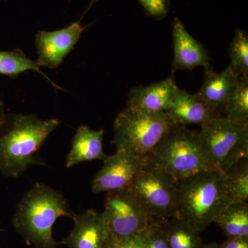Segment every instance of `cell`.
I'll use <instances>...</instances> for the list:
<instances>
[{
  "instance_id": "obj_6",
  "label": "cell",
  "mask_w": 248,
  "mask_h": 248,
  "mask_svg": "<svg viewBox=\"0 0 248 248\" xmlns=\"http://www.w3.org/2000/svg\"><path fill=\"white\" fill-rule=\"evenodd\" d=\"M178 183L209 170L203 157L197 131L172 124L151 155Z\"/></svg>"
},
{
  "instance_id": "obj_13",
  "label": "cell",
  "mask_w": 248,
  "mask_h": 248,
  "mask_svg": "<svg viewBox=\"0 0 248 248\" xmlns=\"http://www.w3.org/2000/svg\"><path fill=\"white\" fill-rule=\"evenodd\" d=\"M179 89L172 75L159 82L130 90L126 107L146 112H165Z\"/></svg>"
},
{
  "instance_id": "obj_19",
  "label": "cell",
  "mask_w": 248,
  "mask_h": 248,
  "mask_svg": "<svg viewBox=\"0 0 248 248\" xmlns=\"http://www.w3.org/2000/svg\"><path fill=\"white\" fill-rule=\"evenodd\" d=\"M227 203L248 202V158L235 163L224 172Z\"/></svg>"
},
{
  "instance_id": "obj_20",
  "label": "cell",
  "mask_w": 248,
  "mask_h": 248,
  "mask_svg": "<svg viewBox=\"0 0 248 248\" xmlns=\"http://www.w3.org/2000/svg\"><path fill=\"white\" fill-rule=\"evenodd\" d=\"M29 71L40 73L46 79L48 80L49 82L51 83L54 87L62 89L42 71L36 61L28 58L20 49L0 51V74L15 78H17L21 73Z\"/></svg>"
},
{
  "instance_id": "obj_4",
  "label": "cell",
  "mask_w": 248,
  "mask_h": 248,
  "mask_svg": "<svg viewBox=\"0 0 248 248\" xmlns=\"http://www.w3.org/2000/svg\"><path fill=\"white\" fill-rule=\"evenodd\" d=\"M200 125L199 141L209 170L223 173L235 163L248 158V124L221 116Z\"/></svg>"
},
{
  "instance_id": "obj_18",
  "label": "cell",
  "mask_w": 248,
  "mask_h": 248,
  "mask_svg": "<svg viewBox=\"0 0 248 248\" xmlns=\"http://www.w3.org/2000/svg\"><path fill=\"white\" fill-rule=\"evenodd\" d=\"M169 248H202L201 232L180 217H172L164 223Z\"/></svg>"
},
{
  "instance_id": "obj_10",
  "label": "cell",
  "mask_w": 248,
  "mask_h": 248,
  "mask_svg": "<svg viewBox=\"0 0 248 248\" xmlns=\"http://www.w3.org/2000/svg\"><path fill=\"white\" fill-rule=\"evenodd\" d=\"M144 157L117 151L115 155L108 156L102 169L93 179V193L127 188L141 167Z\"/></svg>"
},
{
  "instance_id": "obj_21",
  "label": "cell",
  "mask_w": 248,
  "mask_h": 248,
  "mask_svg": "<svg viewBox=\"0 0 248 248\" xmlns=\"http://www.w3.org/2000/svg\"><path fill=\"white\" fill-rule=\"evenodd\" d=\"M224 116L233 122L248 124V78H239L226 103Z\"/></svg>"
},
{
  "instance_id": "obj_8",
  "label": "cell",
  "mask_w": 248,
  "mask_h": 248,
  "mask_svg": "<svg viewBox=\"0 0 248 248\" xmlns=\"http://www.w3.org/2000/svg\"><path fill=\"white\" fill-rule=\"evenodd\" d=\"M111 239L144 232L154 218L128 188L107 192L102 213Z\"/></svg>"
},
{
  "instance_id": "obj_12",
  "label": "cell",
  "mask_w": 248,
  "mask_h": 248,
  "mask_svg": "<svg viewBox=\"0 0 248 248\" xmlns=\"http://www.w3.org/2000/svg\"><path fill=\"white\" fill-rule=\"evenodd\" d=\"M172 24L174 45L172 73L179 70L192 71L199 66L203 67L205 70L213 68L206 49L187 32L182 20L174 17Z\"/></svg>"
},
{
  "instance_id": "obj_15",
  "label": "cell",
  "mask_w": 248,
  "mask_h": 248,
  "mask_svg": "<svg viewBox=\"0 0 248 248\" xmlns=\"http://www.w3.org/2000/svg\"><path fill=\"white\" fill-rule=\"evenodd\" d=\"M239 81V77L235 74L230 66L221 73H216L212 68L205 70L203 84L195 94L220 115L224 116L226 103Z\"/></svg>"
},
{
  "instance_id": "obj_1",
  "label": "cell",
  "mask_w": 248,
  "mask_h": 248,
  "mask_svg": "<svg viewBox=\"0 0 248 248\" xmlns=\"http://www.w3.org/2000/svg\"><path fill=\"white\" fill-rule=\"evenodd\" d=\"M61 121L42 120L35 114L6 113L0 124V173L17 179L32 165L46 166L41 147Z\"/></svg>"
},
{
  "instance_id": "obj_14",
  "label": "cell",
  "mask_w": 248,
  "mask_h": 248,
  "mask_svg": "<svg viewBox=\"0 0 248 248\" xmlns=\"http://www.w3.org/2000/svg\"><path fill=\"white\" fill-rule=\"evenodd\" d=\"M165 113L171 123L184 126L190 124L202 125L214 117H221L197 94H192L181 89Z\"/></svg>"
},
{
  "instance_id": "obj_23",
  "label": "cell",
  "mask_w": 248,
  "mask_h": 248,
  "mask_svg": "<svg viewBox=\"0 0 248 248\" xmlns=\"http://www.w3.org/2000/svg\"><path fill=\"white\" fill-rule=\"evenodd\" d=\"M166 220L154 219L146 232L144 248H169L165 234Z\"/></svg>"
},
{
  "instance_id": "obj_22",
  "label": "cell",
  "mask_w": 248,
  "mask_h": 248,
  "mask_svg": "<svg viewBox=\"0 0 248 248\" xmlns=\"http://www.w3.org/2000/svg\"><path fill=\"white\" fill-rule=\"evenodd\" d=\"M229 66L239 78H248V34L237 29L229 47Z\"/></svg>"
},
{
  "instance_id": "obj_16",
  "label": "cell",
  "mask_w": 248,
  "mask_h": 248,
  "mask_svg": "<svg viewBox=\"0 0 248 248\" xmlns=\"http://www.w3.org/2000/svg\"><path fill=\"white\" fill-rule=\"evenodd\" d=\"M104 130H94L81 125L72 141L71 151L67 155L66 167L71 168L83 162L102 160L108 156L103 149Z\"/></svg>"
},
{
  "instance_id": "obj_5",
  "label": "cell",
  "mask_w": 248,
  "mask_h": 248,
  "mask_svg": "<svg viewBox=\"0 0 248 248\" xmlns=\"http://www.w3.org/2000/svg\"><path fill=\"white\" fill-rule=\"evenodd\" d=\"M172 124L165 112H146L126 107L116 117L112 143L117 151L148 156Z\"/></svg>"
},
{
  "instance_id": "obj_29",
  "label": "cell",
  "mask_w": 248,
  "mask_h": 248,
  "mask_svg": "<svg viewBox=\"0 0 248 248\" xmlns=\"http://www.w3.org/2000/svg\"><path fill=\"white\" fill-rule=\"evenodd\" d=\"M98 1H99V0H92V1H91V3H90L89 8L87 9V11L90 9V8L91 7V6H93V4H94V3L97 2Z\"/></svg>"
},
{
  "instance_id": "obj_9",
  "label": "cell",
  "mask_w": 248,
  "mask_h": 248,
  "mask_svg": "<svg viewBox=\"0 0 248 248\" xmlns=\"http://www.w3.org/2000/svg\"><path fill=\"white\" fill-rule=\"evenodd\" d=\"M85 29L78 21L60 30L39 31L35 37L38 54L36 62L38 66L53 69L60 67L74 48Z\"/></svg>"
},
{
  "instance_id": "obj_28",
  "label": "cell",
  "mask_w": 248,
  "mask_h": 248,
  "mask_svg": "<svg viewBox=\"0 0 248 248\" xmlns=\"http://www.w3.org/2000/svg\"><path fill=\"white\" fill-rule=\"evenodd\" d=\"M202 248H220L219 245L212 243V244H204Z\"/></svg>"
},
{
  "instance_id": "obj_27",
  "label": "cell",
  "mask_w": 248,
  "mask_h": 248,
  "mask_svg": "<svg viewBox=\"0 0 248 248\" xmlns=\"http://www.w3.org/2000/svg\"><path fill=\"white\" fill-rule=\"evenodd\" d=\"M6 114L4 110V102H3V101L1 100V98H0V124L2 123L3 121H4Z\"/></svg>"
},
{
  "instance_id": "obj_25",
  "label": "cell",
  "mask_w": 248,
  "mask_h": 248,
  "mask_svg": "<svg viewBox=\"0 0 248 248\" xmlns=\"http://www.w3.org/2000/svg\"><path fill=\"white\" fill-rule=\"evenodd\" d=\"M146 232L125 239L117 240L109 237L105 248H144Z\"/></svg>"
},
{
  "instance_id": "obj_11",
  "label": "cell",
  "mask_w": 248,
  "mask_h": 248,
  "mask_svg": "<svg viewBox=\"0 0 248 248\" xmlns=\"http://www.w3.org/2000/svg\"><path fill=\"white\" fill-rule=\"evenodd\" d=\"M74 228L60 244L68 248H105L110 235L102 213L94 210L71 213Z\"/></svg>"
},
{
  "instance_id": "obj_2",
  "label": "cell",
  "mask_w": 248,
  "mask_h": 248,
  "mask_svg": "<svg viewBox=\"0 0 248 248\" xmlns=\"http://www.w3.org/2000/svg\"><path fill=\"white\" fill-rule=\"evenodd\" d=\"M64 197L59 191L37 183L19 201L13 217L16 231L36 248H58L53 228L61 217H71Z\"/></svg>"
},
{
  "instance_id": "obj_26",
  "label": "cell",
  "mask_w": 248,
  "mask_h": 248,
  "mask_svg": "<svg viewBox=\"0 0 248 248\" xmlns=\"http://www.w3.org/2000/svg\"><path fill=\"white\" fill-rule=\"evenodd\" d=\"M219 246L220 248H248V236L228 238Z\"/></svg>"
},
{
  "instance_id": "obj_3",
  "label": "cell",
  "mask_w": 248,
  "mask_h": 248,
  "mask_svg": "<svg viewBox=\"0 0 248 248\" xmlns=\"http://www.w3.org/2000/svg\"><path fill=\"white\" fill-rule=\"evenodd\" d=\"M227 204L224 177L219 171L206 170L178 183V217L201 233Z\"/></svg>"
},
{
  "instance_id": "obj_24",
  "label": "cell",
  "mask_w": 248,
  "mask_h": 248,
  "mask_svg": "<svg viewBox=\"0 0 248 248\" xmlns=\"http://www.w3.org/2000/svg\"><path fill=\"white\" fill-rule=\"evenodd\" d=\"M148 16L155 20H161L169 12L170 0H139Z\"/></svg>"
},
{
  "instance_id": "obj_17",
  "label": "cell",
  "mask_w": 248,
  "mask_h": 248,
  "mask_svg": "<svg viewBox=\"0 0 248 248\" xmlns=\"http://www.w3.org/2000/svg\"><path fill=\"white\" fill-rule=\"evenodd\" d=\"M214 223L221 228L227 238L248 236V202L227 204L218 214Z\"/></svg>"
},
{
  "instance_id": "obj_7",
  "label": "cell",
  "mask_w": 248,
  "mask_h": 248,
  "mask_svg": "<svg viewBox=\"0 0 248 248\" xmlns=\"http://www.w3.org/2000/svg\"><path fill=\"white\" fill-rule=\"evenodd\" d=\"M127 188L154 219L167 220L178 217V182L151 155L145 156Z\"/></svg>"
}]
</instances>
